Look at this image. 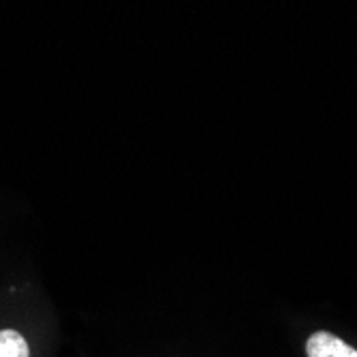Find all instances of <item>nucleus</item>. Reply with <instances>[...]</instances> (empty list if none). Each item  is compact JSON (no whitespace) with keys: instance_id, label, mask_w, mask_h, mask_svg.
<instances>
[{"instance_id":"obj_1","label":"nucleus","mask_w":357,"mask_h":357,"mask_svg":"<svg viewBox=\"0 0 357 357\" xmlns=\"http://www.w3.org/2000/svg\"><path fill=\"white\" fill-rule=\"evenodd\" d=\"M308 357H357V349L342 342L332 332H314L306 342Z\"/></svg>"},{"instance_id":"obj_2","label":"nucleus","mask_w":357,"mask_h":357,"mask_svg":"<svg viewBox=\"0 0 357 357\" xmlns=\"http://www.w3.org/2000/svg\"><path fill=\"white\" fill-rule=\"evenodd\" d=\"M0 357H28V344L15 330L0 332Z\"/></svg>"}]
</instances>
